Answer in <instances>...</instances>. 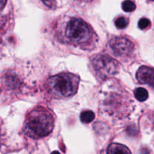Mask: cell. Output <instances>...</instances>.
I'll use <instances>...</instances> for the list:
<instances>
[{
  "label": "cell",
  "mask_w": 154,
  "mask_h": 154,
  "mask_svg": "<svg viewBox=\"0 0 154 154\" xmlns=\"http://www.w3.org/2000/svg\"><path fill=\"white\" fill-rule=\"evenodd\" d=\"M107 154H132L127 146L121 143H113L109 145L107 149Z\"/></svg>",
  "instance_id": "7"
},
{
  "label": "cell",
  "mask_w": 154,
  "mask_h": 154,
  "mask_svg": "<svg viewBox=\"0 0 154 154\" xmlns=\"http://www.w3.org/2000/svg\"><path fill=\"white\" fill-rule=\"evenodd\" d=\"M54 119L48 109L37 107L27 115L23 124V131L32 138L46 137L52 132Z\"/></svg>",
  "instance_id": "1"
},
{
  "label": "cell",
  "mask_w": 154,
  "mask_h": 154,
  "mask_svg": "<svg viewBox=\"0 0 154 154\" xmlns=\"http://www.w3.org/2000/svg\"><path fill=\"white\" fill-rule=\"evenodd\" d=\"M51 154H60V152H59L58 151H54L53 152H51Z\"/></svg>",
  "instance_id": "15"
},
{
  "label": "cell",
  "mask_w": 154,
  "mask_h": 154,
  "mask_svg": "<svg viewBox=\"0 0 154 154\" xmlns=\"http://www.w3.org/2000/svg\"><path fill=\"white\" fill-rule=\"evenodd\" d=\"M122 8H123V11H125L131 12L133 11L136 8V6H135V3L131 1V0H126L122 4Z\"/></svg>",
  "instance_id": "10"
},
{
  "label": "cell",
  "mask_w": 154,
  "mask_h": 154,
  "mask_svg": "<svg viewBox=\"0 0 154 154\" xmlns=\"http://www.w3.org/2000/svg\"><path fill=\"white\" fill-rule=\"evenodd\" d=\"M136 99L139 101H145L148 98V91L143 88H138L134 91Z\"/></svg>",
  "instance_id": "8"
},
{
  "label": "cell",
  "mask_w": 154,
  "mask_h": 154,
  "mask_svg": "<svg viewBox=\"0 0 154 154\" xmlns=\"http://www.w3.org/2000/svg\"><path fill=\"white\" fill-rule=\"evenodd\" d=\"M129 24V21L125 17H119L115 21V25L118 29H125Z\"/></svg>",
  "instance_id": "11"
},
{
  "label": "cell",
  "mask_w": 154,
  "mask_h": 154,
  "mask_svg": "<svg viewBox=\"0 0 154 154\" xmlns=\"http://www.w3.org/2000/svg\"><path fill=\"white\" fill-rule=\"evenodd\" d=\"M42 2L49 8H54L56 5V0H42Z\"/></svg>",
  "instance_id": "13"
},
{
  "label": "cell",
  "mask_w": 154,
  "mask_h": 154,
  "mask_svg": "<svg viewBox=\"0 0 154 154\" xmlns=\"http://www.w3.org/2000/svg\"><path fill=\"white\" fill-rule=\"evenodd\" d=\"M150 1H154V0H150Z\"/></svg>",
  "instance_id": "16"
},
{
  "label": "cell",
  "mask_w": 154,
  "mask_h": 154,
  "mask_svg": "<svg viewBox=\"0 0 154 154\" xmlns=\"http://www.w3.org/2000/svg\"><path fill=\"white\" fill-rule=\"evenodd\" d=\"M80 118L84 123H90L95 119V113L91 110H85L81 113Z\"/></svg>",
  "instance_id": "9"
},
{
  "label": "cell",
  "mask_w": 154,
  "mask_h": 154,
  "mask_svg": "<svg viewBox=\"0 0 154 154\" xmlns=\"http://www.w3.org/2000/svg\"><path fill=\"white\" fill-rule=\"evenodd\" d=\"M136 77L141 84H146L154 88V69L142 66L137 71Z\"/></svg>",
  "instance_id": "6"
},
{
  "label": "cell",
  "mask_w": 154,
  "mask_h": 154,
  "mask_svg": "<svg viewBox=\"0 0 154 154\" xmlns=\"http://www.w3.org/2000/svg\"><path fill=\"white\" fill-rule=\"evenodd\" d=\"M150 26V20L147 19V18H143L138 21V27H139L141 30H145V29L148 28Z\"/></svg>",
  "instance_id": "12"
},
{
  "label": "cell",
  "mask_w": 154,
  "mask_h": 154,
  "mask_svg": "<svg viewBox=\"0 0 154 154\" xmlns=\"http://www.w3.org/2000/svg\"><path fill=\"white\" fill-rule=\"evenodd\" d=\"M80 78L69 72H63L51 76L47 81L50 93L57 98H68L74 96L78 91Z\"/></svg>",
  "instance_id": "3"
},
{
  "label": "cell",
  "mask_w": 154,
  "mask_h": 154,
  "mask_svg": "<svg viewBox=\"0 0 154 154\" xmlns=\"http://www.w3.org/2000/svg\"><path fill=\"white\" fill-rule=\"evenodd\" d=\"M66 40L75 46L85 47L95 39L92 27L81 18H72L66 23L64 29Z\"/></svg>",
  "instance_id": "2"
},
{
  "label": "cell",
  "mask_w": 154,
  "mask_h": 154,
  "mask_svg": "<svg viewBox=\"0 0 154 154\" xmlns=\"http://www.w3.org/2000/svg\"><path fill=\"white\" fill-rule=\"evenodd\" d=\"M113 52L117 56H126L131 54L134 49V44L130 39L126 37H114L109 42Z\"/></svg>",
  "instance_id": "5"
},
{
  "label": "cell",
  "mask_w": 154,
  "mask_h": 154,
  "mask_svg": "<svg viewBox=\"0 0 154 154\" xmlns=\"http://www.w3.org/2000/svg\"><path fill=\"white\" fill-rule=\"evenodd\" d=\"M6 1L7 0H0V11H2L4 8L5 5L6 4Z\"/></svg>",
  "instance_id": "14"
},
{
  "label": "cell",
  "mask_w": 154,
  "mask_h": 154,
  "mask_svg": "<svg viewBox=\"0 0 154 154\" xmlns=\"http://www.w3.org/2000/svg\"><path fill=\"white\" fill-rule=\"evenodd\" d=\"M91 62L96 75L102 79L116 75L120 69L118 62L108 55L99 54L93 57Z\"/></svg>",
  "instance_id": "4"
}]
</instances>
